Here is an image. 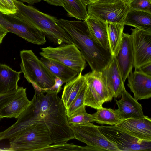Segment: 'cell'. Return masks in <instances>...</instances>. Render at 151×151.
I'll return each instance as SVG.
<instances>
[{
    "instance_id": "obj_32",
    "label": "cell",
    "mask_w": 151,
    "mask_h": 151,
    "mask_svg": "<svg viewBox=\"0 0 151 151\" xmlns=\"http://www.w3.org/2000/svg\"><path fill=\"white\" fill-rule=\"evenodd\" d=\"M64 82L60 79L56 77H55V83L51 87L46 89V91H50L56 92L58 94L62 89V86Z\"/></svg>"
},
{
    "instance_id": "obj_12",
    "label": "cell",
    "mask_w": 151,
    "mask_h": 151,
    "mask_svg": "<svg viewBox=\"0 0 151 151\" xmlns=\"http://www.w3.org/2000/svg\"><path fill=\"white\" fill-rule=\"evenodd\" d=\"M26 89L19 87L16 91L0 97V119H17L31 104L28 99Z\"/></svg>"
},
{
    "instance_id": "obj_18",
    "label": "cell",
    "mask_w": 151,
    "mask_h": 151,
    "mask_svg": "<svg viewBox=\"0 0 151 151\" xmlns=\"http://www.w3.org/2000/svg\"><path fill=\"white\" fill-rule=\"evenodd\" d=\"M115 125L139 139L151 141V119L147 116L122 120Z\"/></svg>"
},
{
    "instance_id": "obj_1",
    "label": "cell",
    "mask_w": 151,
    "mask_h": 151,
    "mask_svg": "<svg viewBox=\"0 0 151 151\" xmlns=\"http://www.w3.org/2000/svg\"><path fill=\"white\" fill-rule=\"evenodd\" d=\"M34 95L31 104L17 121L2 131L4 137L11 140L35 123H42L48 128L54 144L67 142L74 137L68 122L66 109L54 91H46Z\"/></svg>"
},
{
    "instance_id": "obj_28",
    "label": "cell",
    "mask_w": 151,
    "mask_h": 151,
    "mask_svg": "<svg viewBox=\"0 0 151 151\" xmlns=\"http://www.w3.org/2000/svg\"><path fill=\"white\" fill-rule=\"evenodd\" d=\"M86 106L81 107L70 116H67L70 124H83L93 122L92 114L88 113L86 110Z\"/></svg>"
},
{
    "instance_id": "obj_2",
    "label": "cell",
    "mask_w": 151,
    "mask_h": 151,
    "mask_svg": "<svg viewBox=\"0 0 151 151\" xmlns=\"http://www.w3.org/2000/svg\"><path fill=\"white\" fill-rule=\"evenodd\" d=\"M57 23L69 35L92 71L101 72L108 65L113 57L110 50L104 48L94 40L88 31L86 20L60 19H57Z\"/></svg>"
},
{
    "instance_id": "obj_23",
    "label": "cell",
    "mask_w": 151,
    "mask_h": 151,
    "mask_svg": "<svg viewBox=\"0 0 151 151\" xmlns=\"http://www.w3.org/2000/svg\"><path fill=\"white\" fill-rule=\"evenodd\" d=\"M124 25L151 32V13L141 11L129 10L127 14Z\"/></svg>"
},
{
    "instance_id": "obj_16",
    "label": "cell",
    "mask_w": 151,
    "mask_h": 151,
    "mask_svg": "<svg viewBox=\"0 0 151 151\" xmlns=\"http://www.w3.org/2000/svg\"><path fill=\"white\" fill-rule=\"evenodd\" d=\"M127 86L137 100L151 97V76L139 70L132 72L128 77Z\"/></svg>"
},
{
    "instance_id": "obj_39",
    "label": "cell",
    "mask_w": 151,
    "mask_h": 151,
    "mask_svg": "<svg viewBox=\"0 0 151 151\" xmlns=\"http://www.w3.org/2000/svg\"><path fill=\"white\" fill-rule=\"evenodd\" d=\"M127 5H129L133 0H120Z\"/></svg>"
},
{
    "instance_id": "obj_40",
    "label": "cell",
    "mask_w": 151,
    "mask_h": 151,
    "mask_svg": "<svg viewBox=\"0 0 151 151\" xmlns=\"http://www.w3.org/2000/svg\"><path fill=\"white\" fill-rule=\"evenodd\" d=\"M1 119H0V120H1Z\"/></svg>"
},
{
    "instance_id": "obj_8",
    "label": "cell",
    "mask_w": 151,
    "mask_h": 151,
    "mask_svg": "<svg viewBox=\"0 0 151 151\" xmlns=\"http://www.w3.org/2000/svg\"><path fill=\"white\" fill-rule=\"evenodd\" d=\"M74 139L99 151H119L117 147L101 132L98 126L90 123L69 124Z\"/></svg>"
},
{
    "instance_id": "obj_36",
    "label": "cell",
    "mask_w": 151,
    "mask_h": 151,
    "mask_svg": "<svg viewBox=\"0 0 151 151\" xmlns=\"http://www.w3.org/2000/svg\"><path fill=\"white\" fill-rule=\"evenodd\" d=\"M22 2H26L29 5H33L41 1L42 0H18Z\"/></svg>"
},
{
    "instance_id": "obj_22",
    "label": "cell",
    "mask_w": 151,
    "mask_h": 151,
    "mask_svg": "<svg viewBox=\"0 0 151 151\" xmlns=\"http://www.w3.org/2000/svg\"><path fill=\"white\" fill-rule=\"evenodd\" d=\"M40 60L55 77L59 78L67 83L76 77L78 73L61 63L42 57Z\"/></svg>"
},
{
    "instance_id": "obj_31",
    "label": "cell",
    "mask_w": 151,
    "mask_h": 151,
    "mask_svg": "<svg viewBox=\"0 0 151 151\" xmlns=\"http://www.w3.org/2000/svg\"><path fill=\"white\" fill-rule=\"evenodd\" d=\"M129 10H136L151 13V0H133L129 5Z\"/></svg>"
},
{
    "instance_id": "obj_5",
    "label": "cell",
    "mask_w": 151,
    "mask_h": 151,
    "mask_svg": "<svg viewBox=\"0 0 151 151\" xmlns=\"http://www.w3.org/2000/svg\"><path fill=\"white\" fill-rule=\"evenodd\" d=\"M9 141V150L14 151H40L54 143L48 128L42 123L31 125Z\"/></svg>"
},
{
    "instance_id": "obj_38",
    "label": "cell",
    "mask_w": 151,
    "mask_h": 151,
    "mask_svg": "<svg viewBox=\"0 0 151 151\" xmlns=\"http://www.w3.org/2000/svg\"><path fill=\"white\" fill-rule=\"evenodd\" d=\"M118 0H98L97 2L103 4H110L114 3Z\"/></svg>"
},
{
    "instance_id": "obj_33",
    "label": "cell",
    "mask_w": 151,
    "mask_h": 151,
    "mask_svg": "<svg viewBox=\"0 0 151 151\" xmlns=\"http://www.w3.org/2000/svg\"><path fill=\"white\" fill-rule=\"evenodd\" d=\"M138 70L145 74L151 76V62L143 65Z\"/></svg>"
},
{
    "instance_id": "obj_25",
    "label": "cell",
    "mask_w": 151,
    "mask_h": 151,
    "mask_svg": "<svg viewBox=\"0 0 151 151\" xmlns=\"http://www.w3.org/2000/svg\"><path fill=\"white\" fill-rule=\"evenodd\" d=\"M63 7L69 17L76 18L78 20L85 21L89 15L86 6L81 0H63Z\"/></svg>"
},
{
    "instance_id": "obj_14",
    "label": "cell",
    "mask_w": 151,
    "mask_h": 151,
    "mask_svg": "<svg viewBox=\"0 0 151 151\" xmlns=\"http://www.w3.org/2000/svg\"><path fill=\"white\" fill-rule=\"evenodd\" d=\"M114 56L123 82L124 83L133 67L134 55L131 35L123 33L120 48Z\"/></svg>"
},
{
    "instance_id": "obj_10",
    "label": "cell",
    "mask_w": 151,
    "mask_h": 151,
    "mask_svg": "<svg viewBox=\"0 0 151 151\" xmlns=\"http://www.w3.org/2000/svg\"><path fill=\"white\" fill-rule=\"evenodd\" d=\"M0 24L9 32L15 34L30 43L41 45L46 42L45 36L42 32L14 14L7 15L0 12Z\"/></svg>"
},
{
    "instance_id": "obj_17",
    "label": "cell",
    "mask_w": 151,
    "mask_h": 151,
    "mask_svg": "<svg viewBox=\"0 0 151 151\" xmlns=\"http://www.w3.org/2000/svg\"><path fill=\"white\" fill-rule=\"evenodd\" d=\"M101 77L109 91L114 97L119 98L125 87L116 59L113 56L108 65L101 72Z\"/></svg>"
},
{
    "instance_id": "obj_7",
    "label": "cell",
    "mask_w": 151,
    "mask_h": 151,
    "mask_svg": "<svg viewBox=\"0 0 151 151\" xmlns=\"http://www.w3.org/2000/svg\"><path fill=\"white\" fill-rule=\"evenodd\" d=\"M99 129L119 151H151V141L139 139L121 127L101 125Z\"/></svg>"
},
{
    "instance_id": "obj_30",
    "label": "cell",
    "mask_w": 151,
    "mask_h": 151,
    "mask_svg": "<svg viewBox=\"0 0 151 151\" xmlns=\"http://www.w3.org/2000/svg\"><path fill=\"white\" fill-rule=\"evenodd\" d=\"M17 10L15 0H0V12L2 14H14Z\"/></svg>"
},
{
    "instance_id": "obj_29",
    "label": "cell",
    "mask_w": 151,
    "mask_h": 151,
    "mask_svg": "<svg viewBox=\"0 0 151 151\" xmlns=\"http://www.w3.org/2000/svg\"><path fill=\"white\" fill-rule=\"evenodd\" d=\"M87 87L86 82V84L74 99L68 108L66 109L67 116H70L79 109L85 105L84 100Z\"/></svg>"
},
{
    "instance_id": "obj_20",
    "label": "cell",
    "mask_w": 151,
    "mask_h": 151,
    "mask_svg": "<svg viewBox=\"0 0 151 151\" xmlns=\"http://www.w3.org/2000/svg\"><path fill=\"white\" fill-rule=\"evenodd\" d=\"M86 20L88 31L94 40L104 48L110 50L107 31L108 23L91 15H89Z\"/></svg>"
},
{
    "instance_id": "obj_24",
    "label": "cell",
    "mask_w": 151,
    "mask_h": 151,
    "mask_svg": "<svg viewBox=\"0 0 151 151\" xmlns=\"http://www.w3.org/2000/svg\"><path fill=\"white\" fill-rule=\"evenodd\" d=\"M124 25L116 23H107V31L110 50L113 56L117 54L120 48Z\"/></svg>"
},
{
    "instance_id": "obj_3",
    "label": "cell",
    "mask_w": 151,
    "mask_h": 151,
    "mask_svg": "<svg viewBox=\"0 0 151 151\" xmlns=\"http://www.w3.org/2000/svg\"><path fill=\"white\" fill-rule=\"evenodd\" d=\"M15 2L18 10L15 15L40 31L51 42L59 45L73 43L68 34L57 23L56 17L19 0Z\"/></svg>"
},
{
    "instance_id": "obj_6",
    "label": "cell",
    "mask_w": 151,
    "mask_h": 151,
    "mask_svg": "<svg viewBox=\"0 0 151 151\" xmlns=\"http://www.w3.org/2000/svg\"><path fill=\"white\" fill-rule=\"evenodd\" d=\"M42 57L65 65L77 72H82L86 66L83 55L73 43L64 44L56 47L51 46L41 48Z\"/></svg>"
},
{
    "instance_id": "obj_35",
    "label": "cell",
    "mask_w": 151,
    "mask_h": 151,
    "mask_svg": "<svg viewBox=\"0 0 151 151\" xmlns=\"http://www.w3.org/2000/svg\"><path fill=\"white\" fill-rule=\"evenodd\" d=\"M8 32L7 30L0 24V44L2 42L4 37Z\"/></svg>"
},
{
    "instance_id": "obj_4",
    "label": "cell",
    "mask_w": 151,
    "mask_h": 151,
    "mask_svg": "<svg viewBox=\"0 0 151 151\" xmlns=\"http://www.w3.org/2000/svg\"><path fill=\"white\" fill-rule=\"evenodd\" d=\"M21 71L35 91V95L52 87L55 83V77L31 50L20 51Z\"/></svg>"
},
{
    "instance_id": "obj_26",
    "label": "cell",
    "mask_w": 151,
    "mask_h": 151,
    "mask_svg": "<svg viewBox=\"0 0 151 151\" xmlns=\"http://www.w3.org/2000/svg\"><path fill=\"white\" fill-rule=\"evenodd\" d=\"M97 110L92 116L93 121L98 124L115 125L121 121L115 110L102 107Z\"/></svg>"
},
{
    "instance_id": "obj_37",
    "label": "cell",
    "mask_w": 151,
    "mask_h": 151,
    "mask_svg": "<svg viewBox=\"0 0 151 151\" xmlns=\"http://www.w3.org/2000/svg\"><path fill=\"white\" fill-rule=\"evenodd\" d=\"M86 6L97 2L98 0H81Z\"/></svg>"
},
{
    "instance_id": "obj_15",
    "label": "cell",
    "mask_w": 151,
    "mask_h": 151,
    "mask_svg": "<svg viewBox=\"0 0 151 151\" xmlns=\"http://www.w3.org/2000/svg\"><path fill=\"white\" fill-rule=\"evenodd\" d=\"M121 97L120 99L116 101L118 108L115 109L121 121L141 118L145 116L141 104L126 90L125 87Z\"/></svg>"
},
{
    "instance_id": "obj_21",
    "label": "cell",
    "mask_w": 151,
    "mask_h": 151,
    "mask_svg": "<svg viewBox=\"0 0 151 151\" xmlns=\"http://www.w3.org/2000/svg\"><path fill=\"white\" fill-rule=\"evenodd\" d=\"M86 83L82 72L71 81L66 83L64 86L61 99L66 109H67L74 99Z\"/></svg>"
},
{
    "instance_id": "obj_9",
    "label": "cell",
    "mask_w": 151,
    "mask_h": 151,
    "mask_svg": "<svg viewBox=\"0 0 151 151\" xmlns=\"http://www.w3.org/2000/svg\"><path fill=\"white\" fill-rule=\"evenodd\" d=\"M84 76L87 84L84 100L86 106L97 109L102 107L104 103L112 101L113 97L101 77V72L92 71Z\"/></svg>"
},
{
    "instance_id": "obj_34",
    "label": "cell",
    "mask_w": 151,
    "mask_h": 151,
    "mask_svg": "<svg viewBox=\"0 0 151 151\" xmlns=\"http://www.w3.org/2000/svg\"><path fill=\"white\" fill-rule=\"evenodd\" d=\"M49 4L55 6L63 7L64 3L63 0H43Z\"/></svg>"
},
{
    "instance_id": "obj_11",
    "label": "cell",
    "mask_w": 151,
    "mask_h": 151,
    "mask_svg": "<svg viewBox=\"0 0 151 151\" xmlns=\"http://www.w3.org/2000/svg\"><path fill=\"white\" fill-rule=\"evenodd\" d=\"M87 12L104 22L124 25L127 14L129 10L128 5L118 0L115 3L103 4L96 2L88 5Z\"/></svg>"
},
{
    "instance_id": "obj_13",
    "label": "cell",
    "mask_w": 151,
    "mask_h": 151,
    "mask_svg": "<svg viewBox=\"0 0 151 151\" xmlns=\"http://www.w3.org/2000/svg\"><path fill=\"white\" fill-rule=\"evenodd\" d=\"M135 70L151 62V32L131 29Z\"/></svg>"
},
{
    "instance_id": "obj_19",
    "label": "cell",
    "mask_w": 151,
    "mask_h": 151,
    "mask_svg": "<svg viewBox=\"0 0 151 151\" xmlns=\"http://www.w3.org/2000/svg\"><path fill=\"white\" fill-rule=\"evenodd\" d=\"M21 73L14 70L6 64L0 63V97L17 90Z\"/></svg>"
},
{
    "instance_id": "obj_27",
    "label": "cell",
    "mask_w": 151,
    "mask_h": 151,
    "mask_svg": "<svg viewBox=\"0 0 151 151\" xmlns=\"http://www.w3.org/2000/svg\"><path fill=\"white\" fill-rule=\"evenodd\" d=\"M99 151L98 149L88 146H81L73 143L62 142L50 145L40 150V151Z\"/></svg>"
}]
</instances>
